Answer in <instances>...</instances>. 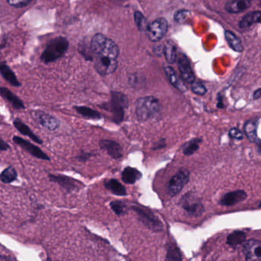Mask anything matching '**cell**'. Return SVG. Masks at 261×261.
Segmentation results:
<instances>
[{
    "label": "cell",
    "instance_id": "obj_1",
    "mask_svg": "<svg viewBox=\"0 0 261 261\" xmlns=\"http://www.w3.org/2000/svg\"><path fill=\"white\" fill-rule=\"evenodd\" d=\"M90 49L95 56L96 55H107L118 59L119 55V48L116 43L111 39H107L105 35L98 33L92 38Z\"/></svg>",
    "mask_w": 261,
    "mask_h": 261
},
{
    "label": "cell",
    "instance_id": "obj_2",
    "mask_svg": "<svg viewBox=\"0 0 261 261\" xmlns=\"http://www.w3.org/2000/svg\"><path fill=\"white\" fill-rule=\"evenodd\" d=\"M69 42L66 38L59 36L50 41L46 50L41 55V60L46 64L54 62L64 56L69 49Z\"/></svg>",
    "mask_w": 261,
    "mask_h": 261
},
{
    "label": "cell",
    "instance_id": "obj_3",
    "mask_svg": "<svg viewBox=\"0 0 261 261\" xmlns=\"http://www.w3.org/2000/svg\"><path fill=\"white\" fill-rule=\"evenodd\" d=\"M160 101L154 96H145L137 100L136 114L141 121H146L157 115L161 111Z\"/></svg>",
    "mask_w": 261,
    "mask_h": 261
},
{
    "label": "cell",
    "instance_id": "obj_4",
    "mask_svg": "<svg viewBox=\"0 0 261 261\" xmlns=\"http://www.w3.org/2000/svg\"><path fill=\"white\" fill-rule=\"evenodd\" d=\"M131 209L137 214L140 221L142 223L146 228L155 232H163V223L151 211L139 207V206H133Z\"/></svg>",
    "mask_w": 261,
    "mask_h": 261
},
{
    "label": "cell",
    "instance_id": "obj_5",
    "mask_svg": "<svg viewBox=\"0 0 261 261\" xmlns=\"http://www.w3.org/2000/svg\"><path fill=\"white\" fill-rule=\"evenodd\" d=\"M190 172L186 168H181L168 181L167 192L171 197L179 195L190 181Z\"/></svg>",
    "mask_w": 261,
    "mask_h": 261
},
{
    "label": "cell",
    "instance_id": "obj_6",
    "mask_svg": "<svg viewBox=\"0 0 261 261\" xmlns=\"http://www.w3.org/2000/svg\"><path fill=\"white\" fill-rule=\"evenodd\" d=\"M179 204L188 214L194 217H199L205 212L203 204L200 198L192 192H189L183 195Z\"/></svg>",
    "mask_w": 261,
    "mask_h": 261
},
{
    "label": "cell",
    "instance_id": "obj_7",
    "mask_svg": "<svg viewBox=\"0 0 261 261\" xmlns=\"http://www.w3.org/2000/svg\"><path fill=\"white\" fill-rule=\"evenodd\" d=\"M128 107L127 97L119 92H113L111 104L109 105V110L114 117V120H122L123 118V110Z\"/></svg>",
    "mask_w": 261,
    "mask_h": 261
},
{
    "label": "cell",
    "instance_id": "obj_8",
    "mask_svg": "<svg viewBox=\"0 0 261 261\" xmlns=\"http://www.w3.org/2000/svg\"><path fill=\"white\" fill-rule=\"evenodd\" d=\"M118 60L107 55H96L95 68L96 72L102 76L113 74L118 69Z\"/></svg>",
    "mask_w": 261,
    "mask_h": 261
},
{
    "label": "cell",
    "instance_id": "obj_9",
    "mask_svg": "<svg viewBox=\"0 0 261 261\" xmlns=\"http://www.w3.org/2000/svg\"><path fill=\"white\" fill-rule=\"evenodd\" d=\"M168 29V22L164 18L154 20L149 25L148 35L149 39L153 42H159L165 37Z\"/></svg>",
    "mask_w": 261,
    "mask_h": 261
},
{
    "label": "cell",
    "instance_id": "obj_10",
    "mask_svg": "<svg viewBox=\"0 0 261 261\" xmlns=\"http://www.w3.org/2000/svg\"><path fill=\"white\" fill-rule=\"evenodd\" d=\"M32 118L37 121L38 123L43 126L46 130L54 131L59 128L61 126L60 121L51 114L42 111H35L31 112Z\"/></svg>",
    "mask_w": 261,
    "mask_h": 261
},
{
    "label": "cell",
    "instance_id": "obj_11",
    "mask_svg": "<svg viewBox=\"0 0 261 261\" xmlns=\"http://www.w3.org/2000/svg\"><path fill=\"white\" fill-rule=\"evenodd\" d=\"M13 141L15 143L20 145L22 149L28 152L29 154L32 155L34 157L38 158V159H40V160H47V161L51 160L49 156L45 153L40 148L38 147L34 144L31 143L28 141H25L22 137L15 136V137H13Z\"/></svg>",
    "mask_w": 261,
    "mask_h": 261
},
{
    "label": "cell",
    "instance_id": "obj_12",
    "mask_svg": "<svg viewBox=\"0 0 261 261\" xmlns=\"http://www.w3.org/2000/svg\"><path fill=\"white\" fill-rule=\"evenodd\" d=\"M243 252L246 261H261V243L259 240L251 239L244 242Z\"/></svg>",
    "mask_w": 261,
    "mask_h": 261
},
{
    "label": "cell",
    "instance_id": "obj_13",
    "mask_svg": "<svg viewBox=\"0 0 261 261\" xmlns=\"http://www.w3.org/2000/svg\"><path fill=\"white\" fill-rule=\"evenodd\" d=\"M177 63L183 82L191 84L195 82V75L191 69V64L184 54H179Z\"/></svg>",
    "mask_w": 261,
    "mask_h": 261
},
{
    "label": "cell",
    "instance_id": "obj_14",
    "mask_svg": "<svg viewBox=\"0 0 261 261\" xmlns=\"http://www.w3.org/2000/svg\"><path fill=\"white\" fill-rule=\"evenodd\" d=\"M50 181L53 183H57L60 186H62L65 190L68 191H74V190H79L81 183L77 182V180L71 179V178L68 177L65 175H53V174H49L48 175Z\"/></svg>",
    "mask_w": 261,
    "mask_h": 261
},
{
    "label": "cell",
    "instance_id": "obj_15",
    "mask_svg": "<svg viewBox=\"0 0 261 261\" xmlns=\"http://www.w3.org/2000/svg\"><path fill=\"white\" fill-rule=\"evenodd\" d=\"M247 194L244 190H236L230 191L223 195L220 199L219 204L222 206H233L236 204L243 202L247 198Z\"/></svg>",
    "mask_w": 261,
    "mask_h": 261
},
{
    "label": "cell",
    "instance_id": "obj_16",
    "mask_svg": "<svg viewBox=\"0 0 261 261\" xmlns=\"http://www.w3.org/2000/svg\"><path fill=\"white\" fill-rule=\"evenodd\" d=\"M100 146L115 160L120 159L123 156V151L120 145L115 141L103 140L100 142Z\"/></svg>",
    "mask_w": 261,
    "mask_h": 261
},
{
    "label": "cell",
    "instance_id": "obj_17",
    "mask_svg": "<svg viewBox=\"0 0 261 261\" xmlns=\"http://www.w3.org/2000/svg\"><path fill=\"white\" fill-rule=\"evenodd\" d=\"M164 71H165L166 75L168 81H169L170 84H172V86L175 87L176 89L179 90L181 92H183V93L187 92L188 88L186 84L183 81H181V79L179 78V76L177 75L176 72L172 69V67H165Z\"/></svg>",
    "mask_w": 261,
    "mask_h": 261
},
{
    "label": "cell",
    "instance_id": "obj_18",
    "mask_svg": "<svg viewBox=\"0 0 261 261\" xmlns=\"http://www.w3.org/2000/svg\"><path fill=\"white\" fill-rule=\"evenodd\" d=\"M0 96H2L4 100L10 103L13 108L16 110L25 109V105L23 104V100L8 88H0Z\"/></svg>",
    "mask_w": 261,
    "mask_h": 261
},
{
    "label": "cell",
    "instance_id": "obj_19",
    "mask_svg": "<svg viewBox=\"0 0 261 261\" xmlns=\"http://www.w3.org/2000/svg\"><path fill=\"white\" fill-rule=\"evenodd\" d=\"M251 2L249 0H233L225 4V10L228 13H240L251 7Z\"/></svg>",
    "mask_w": 261,
    "mask_h": 261
},
{
    "label": "cell",
    "instance_id": "obj_20",
    "mask_svg": "<svg viewBox=\"0 0 261 261\" xmlns=\"http://www.w3.org/2000/svg\"><path fill=\"white\" fill-rule=\"evenodd\" d=\"M0 75L2 76L11 85L14 87L21 86V83L18 80L14 72L5 62H0Z\"/></svg>",
    "mask_w": 261,
    "mask_h": 261
},
{
    "label": "cell",
    "instance_id": "obj_21",
    "mask_svg": "<svg viewBox=\"0 0 261 261\" xmlns=\"http://www.w3.org/2000/svg\"><path fill=\"white\" fill-rule=\"evenodd\" d=\"M13 124H14L15 127L17 129L18 131L21 133L23 135L29 137L32 141L37 142V143H43L42 140H41L37 135H35V133H34L32 130H30L29 127H28L26 124L23 123L21 119H19V118L15 119V120L13 121Z\"/></svg>",
    "mask_w": 261,
    "mask_h": 261
},
{
    "label": "cell",
    "instance_id": "obj_22",
    "mask_svg": "<svg viewBox=\"0 0 261 261\" xmlns=\"http://www.w3.org/2000/svg\"><path fill=\"white\" fill-rule=\"evenodd\" d=\"M142 177L141 173L137 168L126 167L122 172V180L126 184H134Z\"/></svg>",
    "mask_w": 261,
    "mask_h": 261
},
{
    "label": "cell",
    "instance_id": "obj_23",
    "mask_svg": "<svg viewBox=\"0 0 261 261\" xmlns=\"http://www.w3.org/2000/svg\"><path fill=\"white\" fill-rule=\"evenodd\" d=\"M258 120L256 119L247 121L244 125V133L251 142H260L258 137Z\"/></svg>",
    "mask_w": 261,
    "mask_h": 261
},
{
    "label": "cell",
    "instance_id": "obj_24",
    "mask_svg": "<svg viewBox=\"0 0 261 261\" xmlns=\"http://www.w3.org/2000/svg\"><path fill=\"white\" fill-rule=\"evenodd\" d=\"M104 186L109 191H111L114 195L118 196H126V190L124 186L119 183L117 179H110L106 181Z\"/></svg>",
    "mask_w": 261,
    "mask_h": 261
},
{
    "label": "cell",
    "instance_id": "obj_25",
    "mask_svg": "<svg viewBox=\"0 0 261 261\" xmlns=\"http://www.w3.org/2000/svg\"><path fill=\"white\" fill-rule=\"evenodd\" d=\"M261 16L260 11L247 13L244 17L242 18V20L239 23V27L240 28H247L254 24L261 23Z\"/></svg>",
    "mask_w": 261,
    "mask_h": 261
},
{
    "label": "cell",
    "instance_id": "obj_26",
    "mask_svg": "<svg viewBox=\"0 0 261 261\" xmlns=\"http://www.w3.org/2000/svg\"><path fill=\"white\" fill-rule=\"evenodd\" d=\"M246 240V235L242 231H235L230 234L227 238V244L231 247L235 248L244 244Z\"/></svg>",
    "mask_w": 261,
    "mask_h": 261
},
{
    "label": "cell",
    "instance_id": "obj_27",
    "mask_svg": "<svg viewBox=\"0 0 261 261\" xmlns=\"http://www.w3.org/2000/svg\"><path fill=\"white\" fill-rule=\"evenodd\" d=\"M224 36H225V39H226L230 47H232L234 51H237V52L243 51L244 47L242 46L241 41L233 32L227 30L224 32Z\"/></svg>",
    "mask_w": 261,
    "mask_h": 261
},
{
    "label": "cell",
    "instance_id": "obj_28",
    "mask_svg": "<svg viewBox=\"0 0 261 261\" xmlns=\"http://www.w3.org/2000/svg\"><path fill=\"white\" fill-rule=\"evenodd\" d=\"M163 54L165 55L167 62L169 64L175 63L176 61V47L172 42H168L163 46Z\"/></svg>",
    "mask_w": 261,
    "mask_h": 261
},
{
    "label": "cell",
    "instance_id": "obj_29",
    "mask_svg": "<svg viewBox=\"0 0 261 261\" xmlns=\"http://www.w3.org/2000/svg\"><path fill=\"white\" fill-rule=\"evenodd\" d=\"M166 261H183L182 253L179 247L174 244H168Z\"/></svg>",
    "mask_w": 261,
    "mask_h": 261
},
{
    "label": "cell",
    "instance_id": "obj_30",
    "mask_svg": "<svg viewBox=\"0 0 261 261\" xmlns=\"http://www.w3.org/2000/svg\"><path fill=\"white\" fill-rule=\"evenodd\" d=\"M74 109L80 115L87 119H96L101 118L100 113L88 107H74Z\"/></svg>",
    "mask_w": 261,
    "mask_h": 261
},
{
    "label": "cell",
    "instance_id": "obj_31",
    "mask_svg": "<svg viewBox=\"0 0 261 261\" xmlns=\"http://www.w3.org/2000/svg\"><path fill=\"white\" fill-rule=\"evenodd\" d=\"M18 174L16 168L9 166L3 170V172L0 174V180L4 183H11L17 179Z\"/></svg>",
    "mask_w": 261,
    "mask_h": 261
},
{
    "label": "cell",
    "instance_id": "obj_32",
    "mask_svg": "<svg viewBox=\"0 0 261 261\" xmlns=\"http://www.w3.org/2000/svg\"><path fill=\"white\" fill-rule=\"evenodd\" d=\"M134 20L139 31L142 32H147L149 24L141 12H136L134 13Z\"/></svg>",
    "mask_w": 261,
    "mask_h": 261
},
{
    "label": "cell",
    "instance_id": "obj_33",
    "mask_svg": "<svg viewBox=\"0 0 261 261\" xmlns=\"http://www.w3.org/2000/svg\"><path fill=\"white\" fill-rule=\"evenodd\" d=\"M111 209L118 216H123L127 212V206L126 204L119 201H114L110 204Z\"/></svg>",
    "mask_w": 261,
    "mask_h": 261
},
{
    "label": "cell",
    "instance_id": "obj_34",
    "mask_svg": "<svg viewBox=\"0 0 261 261\" xmlns=\"http://www.w3.org/2000/svg\"><path fill=\"white\" fill-rule=\"evenodd\" d=\"M201 142L199 139H195L193 141H190L189 143H187L186 147L184 148L183 153L186 156H191L193 153L196 152L199 149V143Z\"/></svg>",
    "mask_w": 261,
    "mask_h": 261
},
{
    "label": "cell",
    "instance_id": "obj_35",
    "mask_svg": "<svg viewBox=\"0 0 261 261\" xmlns=\"http://www.w3.org/2000/svg\"><path fill=\"white\" fill-rule=\"evenodd\" d=\"M191 91L193 93L197 95H205L207 92V89L204 86L202 83L198 82V81H195V82L191 84Z\"/></svg>",
    "mask_w": 261,
    "mask_h": 261
},
{
    "label": "cell",
    "instance_id": "obj_36",
    "mask_svg": "<svg viewBox=\"0 0 261 261\" xmlns=\"http://www.w3.org/2000/svg\"><path fill=\"white\" fill-rule=\"evenodd\" d=\"M190 15V11L186 10V9H181L175 13L174 16V20L178 23L183 24L187 20L188 16Z\"/></svg>",
    "mask_w": 261,
    "mask_h": 261
},
{
    "label": "cell",
    "instance_id": "obj_37",
    "mask_svg": "<svg viewBox=\"0 0 261 261\" xmlns=\"http://www.w3.org/2000/svg\"><path fill=\"white\" fill-rule=\"evenodd\" d=\"M7 2L11 6L20 9V8L26 7L27 5L32 2V0H17V1L12 0V1H7Z\"/></svg>",
    "mask_w": 261,
    "mask_h": 261
},
{
    "label": "cell",
    "instance_id": "obj_38",
    "mask_svg": "<svg viewBox=\"0 0 261 261\" xmlns=\"http://www.w3.org/2000/svg\"><path fill=\"white\" fill-rule=\"evenodd\" d=\"M229 136L232 139L237 140V141H241L242 139L244 138L243 133L239 129L235 128V127L230 130Z\"/></svg>",
    "mask_w": 261,
    "mask_h": 261
},
{
    "label": "cell",
    "instance_id": "obj_39",
    "mask_svg": "<svg viewBox=\"0 0 261 261\" xmlns=\"http://www.w3.org/2000/svg\"><path fill=\"white\" fill-rule=\"evenodd\" d=\"M9 149L10 146L9 144L2 141V139H0V151H7Z\"/></svg>",
    "mask_w": 261,
    "mask_h": 261
},
{
    "label": "cell",
    "instance_id": "obj_40",
    "mask_svg": "<svg viewBox=\"0 0 261 261\" xmlns=\"http://www.w3.org/2000/svg\"><path fill=\"white\" fill-rule=\"evenodd\" d=\"M90 156H91V154H88V153H81V154H80V156H78L77 159L80 161H86Z\"/></svg>",
    "mask_w": 261,
    "mask_h": 261
},
{
    "label": "cell",
    "instance_id": "obj_41",
    "mask_svg": "<svg viewBox=\"0 0 261 261\" xmlns=\"http://www.w3.org/2000/svg\"><path fill=\"white\" fill-rule=\"evenodd\" d=\"M155 48H157L158 50H154L155 53L156 54H163V46L161 45H158L155 47Z\"/></svg>",
    "mask_w": 261,
    "mask_h": 261
},
{
    "label": "cell",
    "instance_id": "obj_42",
    "mask_svg": "<svg viewBox=\"0 0 261 261\" xmlns=\"http://www.w3.org/2000/svg\"><path fill=\"white\" fill-rule=\"evenodd\" d=\"M260 97H261V89L258 88L256 92H254V100H258V99H260Z\"/></svg>",
    "mask_w": 261,
    "mask_h": 261
},
{
    "label": "cell",
    "instance_id": "obj_43",
    "mask_svg": "<svg viewBox=\"0 0 261 261\" xmlns=\"http://www.w3.org/2000/svg\"><path fill=\"white\" fill-rule=\"evenodd\" d=\"M0 213H1V212H0Z\"/></svg>",
    "mask_w": 261,
    "mask_h": 261
}]
</instances>
